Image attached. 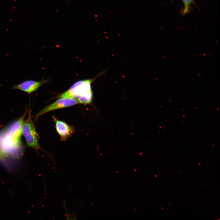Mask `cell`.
Masks as SVG:
<instances>
[{"mask_svg": "<svg viewBox=\"0 0 220 220\" xmlns=\"http://www.w3.org/2000/svg\"><path fill=\"white\" fill-rule=\"evenodd\" d=\"M25 115L0 132V160L19 157L21 151V129Z\"/></svg>", "mask_w": 220, "mask_h": 220, "instance_id": "obj_1", "label": "cell"}, {"mask_svg": "<svg viewBox=\"0 0 220 220\" xmlns=\"http://www.w3.org/2000/svg\"><path fill=\"white\" fill-rule=\"evenodd\" d=\"M106 70L100 73L95 78L78 81L75 83L67 91L62 94L60 97H66L77 100L81 97L86 93L92 91L91 87V83L96 78L102 75Z\"/></svg>", "mask_w": 220, "mask_h": 220, "instance_id": "obj_2", "label": "cell"}, {"mask_svg": "<svg viewBox=\"0 0 220 220\" xmlns=\"http://www.w3.org/2000/svg\"><path fill=\"white\" fill-rule=\"evenodd\" d=\"M21 133L28 147L36 150L41 149L38 141V135L30 114L28 119L24 121L22 127Z\"/></svg>", "mask_w": 220, "mask_h": 220, "instance_id": "obj_3", "label": "cell"}, {"mask_svg": "<svg viewBox=\"0 0 220 220\" xmlns=\"http://www.w3.org/2000/svg\"><path fill=\"white\" fill-rule=\"evenodd\" d=\"M60 98L40 111L35 116V119H37L40 116L48 112L69 107L79 103L77 100L75 99L66 97Z\"/></svg>", "mask_w": 220, "mask_h": 220, "instance_id": "obj_4", "label": "cell"}, {"mask_svg": "<svg viewBox=\"0 0 220 220\" xmlns=\"http://www.w3.org/2000/svg\"><path fill=\"white\" fill-rule=\"evenodd\" d=\"M52 118L55 123L56 130L61 141H66L74 132L73 127L64 121L57 119L54 116H53Z\"/></svg>", "mask_w": 220, "mask_h": 220, "instance_id": "obj_5", "label": "cell"}, {"mask_svg": "<svg viewBox=\"0 0 220 220\" xmlns=\"http://www.w3.org/2000/svg\"><path fill=\"white\" fill-rule=\"evenodd\" d=\"M45 81H37L29 80L14 85L11 88L13 89L19 90L30 94L37 90L45 83Z\"/></svg>", "mask_w": 220, "mask_h": 220, "instance_id": "obj_6", "label": "cell"}, {"mask_svg": "<svg viewBox=\"0 0 220 220\" xmlns=\"http://www.w3.org/2000/svg\"><path fill=\"white\" fill-rule=\"evenodd\" d=\"M93 97L92 91H90L84 94L77 99L78 103L87 104L91 103Z\"/></svg>", "mask_w": 220, "mask_h": 220, "instance_id": "obj_7", "label": "cell"}, {"mask_svg": "<svg viewBox=\"0 0 220 220\" xmlns=\"http://www.w3.org/2000/svg\"><path fill=\"white\" fill-rule=\"evenodd\" d=\"M183 5L182 13L183 15L188 13L190 10L193 0H182Z\"/></svg>", "mask_w": 220, "mask_h": 220, "instance_id": "obj_8", "label": "cell"}]
</instances>
